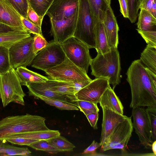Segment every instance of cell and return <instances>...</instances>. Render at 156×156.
<instances>
[{
  "label": "cell",
  "mask_w": 156,
  "mask_h": 156,
  "mask_svg": "<svg viewBox=\"0 0 156 156\" xmlns=\"http://www.w3.org/2000/svg\"><path fill=\"white\" fill-rule=\"evenodd\" d=\"M126 74L131 92L130 107L156 108V89L152 85L145 67L140 59L132 63Z\"/></svg>",
  "instance_id": "6da1fadb"
},
{
  "label": "cell",
  "mask_w": 156,
  "mask_h": 156,
  "mask_svg": "<svg viewBox=\"0 0 156 156\" xmlns=\"http://www.w3.org/2000/svg\"><path fill=\"white\" fill-rule=\"evenodd\" d=\"M44 117L29 114L9 116L0 120V141L17 134L48 131Z\"/></svg>",
  "instance_id": "7a4b0ae2"
},
{
  "label": "cell",
  "mask_w": 156,
  "mask_h": 156,
  "mask_svg": "<svg viewBox=\"0 0 156 156\" xmlns=\"http://www.w3.org/2000/svg\"><path fill=\"white\" fill-rule=\"evenodd\" d=\"M90 66L91 74L96 78H108L113 90L120 82L121 68L117 48H111L104 53H98Z\"/></svg>",
  "instance_id": "3957f363"
},
{
  "label": "cell",
  "mask_w": 156,
  "mask_h": 156,
  "mask_svg": "<svg viewBox=\"0 0 156 156\" xmlns=\"http://www.w3.org/2000/svg\"><path fill=\"white\" fill-rule=\"evenodd\" d=\"M95 25L87 0H79L78 16L73 37L89 49L96 48Z\"/></svg>",
  "instance_id": "277c9868"
},
{
  "label": "cell",
  "mask_w": 156,
  "mask_h": 156,
  "mask_svg": "<svg viewBox=\"0 0 156 156\" xmlns=\"http://www.w3.org/2000/svg\"><path fill=\"white\" fill-rule=\"evenodd\" d=\"M25 96L15 69L0 74V98L4 107L12 102L24 105Z\"/></svg>",
  "instance_id": "5b68a950"
},
{
  "label": "cell",
  "mask_w": 156,
  "mask_h": 156,
  "mask_svg": "<svg viewBox=\"0 0 156 156\" xmlns=\"http://www.w3.org/2000/svg\"><path fill=\"white\" fill-rule=\"evenodd\" d=\"M37 53L31 65L44 71L60 64L65 60V53L61 44L54 40Z\"/></svg>",
  "instance_id": "8992f818"
},
{
  "label": "cell",
  "mask_w": 156,
  "mask_h": 156,
  "mask_svg": "<svg viewBox=\"0 0 156 156\" xmlns=\"http://www.w3.org/2000/svg\"><path fill=\"white\" fill-rule=\"evenodd\" d=\"M44 71L50 79L72 81L92 80L85 71L75 65L66 56L60 64Z\"/></svg>",
  "instance_id": "52a82bcc"
},
{
  "label": "cell",
  "mask_w": 156,
  "mask_h": 156,
  "mask_svg": "<svg viewBox=\"0 0 156 156\" xmlns=\"http://www.w3.org/2000/svg\"><path fill=\"white\" fill-rule=\"evenodd\" d=\"M61 44L67 58L87 73L92 59L88 47L73 36Z\"/></svg>",
  "instance_id": "ba28073f"
},
{
  "label": "cell",
  "mask_w": 156,
  "mask_h": 156,
  "mask_svg": "<svg viewBox=\"0 0 156 156\" xmlns=\"http://www.w3.org/2000/svg\"><path fill=\"white\" fill-rule=\"evenodd\" d=\"M33 37L23 39L9 48V57L11 68L15 69L31 65L36 55L33 51Z\"/></svg>",
  "instance_id": "9c48e42d"
},
{
  "label": "cell",
  "mask_w": 156,
  "mask_h": 156,
  "mask_svg": "<svg viewBox=\"0 0 156 156\" xmlns=\"http://www.w3.org/2000/svg\"><path fill=\"white\" fill-rule=\"evenodd\" d=\"M133 129L131 117H127L116 126L106 142L101 146V150L119 149L124 151Z\"/></svg>",
  "instance_id": "30bf717a"
},
{
  "label": "cell",
  "mask_w": 156,
  "mask_h": 156,
  "mask_svg": "<svg viewBox=\"0 0 156 156\" xmlns=\"http://www.w3.org/2000/svg\"><path fill=\"white\" fill-rule=\"evenodd\" d=\"M133 127L141 144L146 148H151L154 142L149 114L147 109L137 107L133 108Z\"/></svg>",
  "instance_id": "8fae6325"
},
{
  "label": "cell",
  "mask_w": 156,
  "mask_h": 156,
  "mask_svg": "<svg viewBox=\"0 0 156 156\" xmlns=\"http://www.w3.org/2000/svg\"><path fill=\"white\" fill-rule=\"evenodd\" d=\"M110 86L108 78H96L75 95L78 100L98 103L103 94Z\"/></svg>",
  "instance_id": "7c38bea8"
},
{
  "label": "cell",
  "mask_w": 156,
  "mask_h": 156,
  "mask_svg": "<svg viewBox=\"0 0 156 156\" xmlns=\"http://www.w3.org/2000/svg\"><path fill=\"white\" fill-rule=\"evenodd\" d=\"M79 0H54L46 14L55 20L71 18L78 12Z\"/></svg>",
  "instance_id": "4fadbf2b"
},
{
  "label": "cell",
  "mask_w": 156,
  "mask_h": 156,
  "mask_svg": "<svg viewBox=\"0 0 156 156\" xmlns=\"http://www.w3.org/2000/svg\"><path fill=\"white\" fill-rule=\"evenodd\" d=\"M77 16L78 13L68 19L55 20L50 18L51 25L50 32L55 41L61 44L73 36Z\"/></svg>",
  "instance_id": "5bb4252c"
},
{
  "label": "cell",
  "mask_w": 156,
  "mask_h": 156,
  "mask_svg": "<svg viewBox=\"0 0 156 156\" xmlns=\"http://www.w3.org/2000/svg\"><path fill=\"white\" fill-rule=\"evenodd\" d=\"M102 109L103 117L100 142L101 146L106 142L118 124L127 117L106 108Z\"/></svg>",
  "instance_id": "9a60e30c"
},
{
  "label": "cell",
  "mask_w": 156,
  "mask_h": 156,
  "mask_svg": "<svg viewBox=\"0 0 156 156\" xmlns=\"http://www.w3.org/2000/svg\"><path fill=\"white\" fill-rule=\"evenodd\" d=\"M104 29L110 49L117 48L119 43V27L111 6L107 8L102 22Z\"/></svg>",
  "instance_id": "2e32d148"
},
{
  "label": "cell",
  "mask_w": 156,
  "mask_h": 156,
  "mask_svg": "<svg viewBox=\"0 0 156 156\" xmlns=\"http://www.w3.org/2000/svg\"><path fill=\"white\" fill-rule=\"evenodd\" d=\"M20 16L7 1L0 0V23L11 27L22 28L26 30L23 25Z\"/></svg>",
  "instance_id": "e0dca14e"
},
{
  "label": "cell",
  "mask_w": 156,
  "mask_h": 156,
  "mask_svg": "<svg viewBox=\"0 0 156 156\" xmlns=\"http://www.w3.org/2000/svg\"><path fill=\"white\" fill-rule=\"evenodd\" d=\"M48 80L45 82L27 84L26 86L28 90L29 95L34 97V98L38 95L42 96L73 104L66 97L53 91Z\"/></svg>",
  "instance_id": "ac0fdd59"
},
{
  "label": "cell",
  "mask_w": 156,
  "mask_h": 156,
  "mask_svg": "<svg viewBox=\"0 0 156 156\" xmlns=\"http://www.w3.org/2000/svg\"><path fill=\"white\" fill-rule=\"evenodd\" d=\"M99 103L102 108H106L123 115V107L122 104L110 86L103 94Z\"/></svg>",
  "instance_id": "d6986e66"
},
{
  "label": "cell",
  "mask_w": 156,
  "mask_h": 156,
  "mask_svg": "<svg viewBox=\"0 0 156 156\" xmlns=\"http://www.w3.org/2000/svg\"><path fill=\"white\" fill-rule=\"evenodd\" d=\"M48 80L53 91L64 95L73 104L77 106L78 100L74 93V86L73 81L50 79Z\"/></svg>",
  "instance_id": "ffe728a7"
},
{
  "label": "cell",
  "mask_w": 156,
  "mask_h": 156,
  "mask_svg": "<svg viewBox=\"0 0 156 156\" xmlns=\"http://www.w3.org/2000/svg\"><path fill=\"white\" fill-rule=\"evenodd\" d=\"M15 70L21 86H26L31 83L45 82L49 79L47 77L32 71L26 67H19Z\"/></svg>",
  "instance_id": "44dd1931"
},
{
  "label": "cell",
  "mask_w": 156,
  "mask_h": 156,
  "mask_svg": "<svg viewBox=\"0 0 156 156\" xmlns=\"http://www.w3.org/2000/svg\"><path fill=\"white\" fill-rule=\"evenodd\" d=\"M94 25L98 22H102L109 6L105 0H87Z\"/></svg>",
  "instance_id": "7402d4cb"
},
{
  "label": "cell",
  "mask_w": 156,
  "mask_h": 156,
  "mask_svg": "<svg viewBox=\"0 0 156 156\" xmlns=\"http://www.w3.org/2000/svg\"><path fill=\"white\" fill-rule=\"evenodd\" d=\"M94 32L96 42L95 49L97 53L103 54L109 51L110 48L108 44L102 22H99L96 24Z\"/></svg>",
  "instance_id": "603a6c76"
},
{
  "label": "cell",
  "mask_w": 156,
  "mask_h": 156,
  "mask_svg": "<svg viewBox=\"0 0 156 156\" xmlns=\"http://www.w3.org/2000/svg\"><path fill=\"white\" fill-rule=\"evenodd\" d=\"M31 36L26 31H10L0 34V45L9 48L22 40Z\"/></svg>",
  "instance_id": "cb8c5ba5"
},
{
  "label": "cell",
  "mask_w": 156,
  "mask_h": 156,
  "mask_svg": "<svg viewBox=\"0 0 156 156\" xmlns=\"http://www.w3.org/2000/svg\"><path fill=\"white\" fill-rule=\"evenodd\" d=\"M137 23V29L142 30L156 29V18L147 11L140 9Z\"/></svg>",
  "instance_id": "d4e9b609"
},
{
  "label": "cell",
  "mask_w": 156,
  "mask_h": 156,
  "mask_svg": "<svg viewBox=\"0 0 156 156\" xmlns=\"http://www.w3.org/2000/svg\"><path fill=\"white\" fill-rule=\"evenodd\" d=\"M140 59L145 67L156 74V48L147 45Z\"/></svg>",
  "instance_id": "484cf974"
},
{
  "label": "cell",
  "mask_w": 156,
  "mask_h": 156,
  "mask_svg": "<svg viewBox=\"0 0 156 156\" xmlns=\"http://www.w3.org/2000/svg\"><path fill=\"white\" fill-rule=\"evenodd\" d=\"M60 135V133L58 130L50 129L48 131L30 132L14 135L10 136L6 140L15 137H22L39 140H47Z\"/></svg>",
  "instance_id": "4316f807"
},
{
  "label": "cell",
  "mask_w": 156,
  "mask_h": 156,
  "mask_svg": "<svg viewBox=\"0 0 156 156\" xmlns=\"http://www.w3.org/2000/svg\"><path fill=\"white\" fill-rule=\"evenodd\" d=\"M31 152L27 147H19L2 142L0 144V156H31Z\"/></svg>",
  "instance_id": "83f0119b"
},
{
  "label": "cell",
  "mask_w": 156,
  "mask_h": 156,
  "mask_svg": "<svg viewBox=\"0 0 156 156\" xmlns=\"http://www.w3.org/2000/svg\"><path fill=\"white\" fill-rule=\"evenodd\" d=\"M47 140L51 145L60 151L61 152L72 151L75 147L74 144L60 135Z\"/></svg>",
  "instance_id": "f1b7e54d"
},
{
  "label": "cell",
  "mask_w": 156,
  "mask_h": 156,
  "mask_svg": "<svg viewBox=\"0 0 156 156\" xmlns=\"http://www.w3.org/2000/svg\"><path fill=\"white\" fill-rule=\"evenodd\" d=\"M35 98L40 99L46 104L55 106L61 110H78L79 108L73 104L68 103L59 100L38 95Z\"/></svg>",
  "instance_id": "f546056e"
},
{
  "label": "cell",
  "mask_w": 156,
  "mask_h": 156,
  "mask_svg": "<svg viewBox=\"0 0 156 156\" xmlns=\"http://www.w3.org/2000/svg\"><path fill=\"white\" fill-rule=\"evenodd\" d=\"M39 16L44 17L54 0H27Z\"/></svg>",
  "instance_id": "4dcf8cb0"
},
{
  "label": "cell",
  "mask_w": 156,
  "mask_h": 156,
  "mask_svg": "<svg viewBox=\"0 0 156 156\" xmlns=\"http://www.w3.org/2000/svg\"><path fill=\"white\" fill-rule=\"evenodd\" d=\"M28 146L36 150L43 151L51 154H57L61 152L60 151L51 145L46 140H39L34 142Z\"/></svg>",
  "instance_id": "1f68e13d"
},
{
  "label": "cell",
  "mask_w": 156,
  "mask_h": 156,
  "mask_svg": "<svg viewBox=\"0 0 156 156\" xmlns=\"http://www.w3.org/2000/svg\"><path fill=\"white\" fill-rule=\"evenodd\" d=\"M11 68L9 48L0 45V74L6 72Z\"/></svg>",
  "instance_id": "d6a6232c"
},
{
  "label": "cell",
  "mask_w": 156,
  "mask_h": 156,
  "mask_svg": "<svg viewBox=\"0 0 156 156\" xmlns=\"http://www.w3.org/2000/svg\"><path fill=\"white\" fill-rule=\"evenodd\" d=\"M77 103V107L86 116L92 113L99 112L97 103L78 100Z\"/></svg>",
  "instance_id": "836d02e7"
},
{
  "label": "cell",
  "mask_w": 156,
  "mask_h": 156,
  "mask_svg": "<svg viewBox=\"0 0 156 156\" xmlns=\"http://www.w3.org/2000/svg\"><path fill=\"white\" fill-rule=\"evenodd\" d=\"M140 0H127L128 18L132 23L136 22L138 16Z\"/></svg>",
  "instance_id": "e575fe53"
},
{
  "label": "cell",
  "mask_w": 156,
  "mask_h": 156,
  "mask_svg": "<svg viewBox=\"0 0 156 156\" xmlns=\"http://www.w3.org/2000/svg\"><path fill=\"white\" fill-rule=\"evenodd\" d=\"M18 12L20 15L27 19L28 3L27 0H6Z\"/></svg>",
  "instance_id": "d590c367"
},
{
  "label": "cell",
  "mask_w": 156,
  "mask_h": 156,
  "mask_svg": "<svg viewBox=\"0 0 156 156\" xmlns=\"http://www.w3.org/2000/svg\"><path fill=\"white\" fill-rule=\"evenodd\" d=\"M136 30L147 45L156 48V29L147 30H142L138 29Z\"/></svg>",
  "instance_id": "8d00e7d4"
},
{
  "label": "cell",
  "mask_w": 156,
  "mask_h": 156,
  "mask_svg": "<svg viewBox=\"0 0 156 156\" xmlns=\"http://www.w3.org/2000/svg\"><path fill=\"white\" fill-rule=\"evenodd\" d=\"M48 43L43 35L39 34H34L32 44L33 51L34 54L36 55L46 47Z\"/></svg>",
  "instance_id": "74e56055"
},
{
  "label": "cell",
  "mask_w": 156,
  "mask_h": 156,
  "mask_svg": "<svg viewBox=\"0 0 156 156\" xmlns=\"http://www.w3.org/2000/svg\"><path fill=\"white\" fill-rule=\"evenodd\" d=\"M44 17L39 16L28 3L27 11V19L41 29Z\"/></svg>",
  "instance_id": "f35d334b"
},
{
  "label": "cell",
  "mask_w": 156,
  "mask_h": 156,
  "mask_svg": "<svg viewBox=\"0 0 156 156\" xmlns=\"http://www.w3.org/2000/svg\"><path fill=\"white\" fill-rule=\"evenodd\" d=\"M22 23L25 30L30 34H39L43 35L41 30L37 26L30 22L27 19L20 16Z\"/></svg>",
  "instance_id": "ab89813d"
},
{
  "label": "cell",
  "mask_w": 156,
  "mask_h": 156,
  "mask_svg": "<svg viewBox=\"0 0 156 156\" xmlns=\"http://www.w3.org/2000/svg\"><path fill=\"white\" fill-rule=\"evenodd\" d=\"M146 109L149 115L152 139L154 141L156 140V108L147 107Z\"/></svg>",
  "instance_id": "60d3db41"
},
{
  "label": "cell",
  "mask_w": 156,
  "mask_h": 156,
  "mask_svg": "<svg viewBox=\"0 0 156 156\" xmlns=\"http://www.w3.org/2000/svg\"><path fill=\"white\" fill-rule=\"evenodd\" d=\"M38 140H39L22 137H15L7 139L5 141L9 142L12 144L29 146L32 143Z\"/></svg>",
  "instance_id": "b9f144b4"
},
{
  "label": "cell",
  "mask_w": 156,
  "mask_h": 156,
  "mask_svg": "<svg viewBox=\"0 0 156 156\" xmlns=\"http://www.w3.org/2000/svg\"><path fill=\"white\" fill-rule=\"evenodd\" d=\"M101 145L100 143L95 142L94 140L91 144L86 149L84 150L80 154L83 155H93L96 153V150Z\"/></svg>",
  "instance_id": "7bdbcfd3"
},
{
  "label": "cell",
  "mask_w": 156,
  "mask_h": 156,
  "mask_svg": "<svg viewBox=\"0 0 156 156\" xmlns=\"http://www.w3.org/2000/svg\"><path fill=\"white\" fill-rule=\"evenodd\" d=\"M91 127L94 129H98L97 122L99 118L98 112H93L86 116Z\"/></svg>",
  "instance_id": "ee69618b"
},
{
  "label": "cell",
  "mask_w": 156,
  "mask_h": 156,
  "mask_svg": "<svg viewBox=\"0 0 156 156\" xmlns=\"http://www.w3.org/2000/svg\"><path fill=\"white\" fill-rule=\"evenodd\" d=\"M120 7V11L125 18H128V8L127 0H118Z\"/></svg>",
  "instance_id": "f6af8a7d"
},
{
  "label": "cell",
  "mask_w": 156,
  "mask_h": 156,
  "mask_svg": "<svg viewBox=\"0 0 156 156\" xmlns=\"http://www.w3.org/2000/svg\"><path fill=\"white\" fill-rule=\"evenodd\" d=\"M14 31H27L22 28L11 27L0 23V34Z\"/></svg>",
  "instance_id": "bcb514c9"
},
{
  "label": "cell",
  "mask_w": 156,
  "mask_h": 156,
  "mask_svg": "<svg viewBox=\"0 0 156 156\" xmlns=\"http://www.w3.org/2000/svg\"><path fill=\"white\" fill-rule=\"evenodd\" d=\"M91 81H73L74 86V93L75 94L88 85Z\"/></svg>",
  "instance_id": "7dc6e473"
},
{
  "label": "cell",
  "mask_w": 156,
  "mask_h": 156,
  "mask_svg": "<svg viewBox=\"0 0 156 156\" xmlns=\"http://www.w3.org/2000/svg\"><path fill=\"white\" fill-rule=\"evenodd\" d=\"M154 0H140L139 9H144L151 13L152 4Z\"/></svg>",
  "instance_id": "c3c4849f"
},
{
  "label": "cell",
  "mask_w": 156,
  "mask_h": 156,
  "mask_svg": "<svg viewBox=\"0 0 156 156\" xmlns=\"http://www.w3.org/2000/svg\"><path fill=\"white\" fill-rule=\"evenodd\" d=\"M145 68L152 85L156 89V74L147 67Z\"/></svg>",
  "instance_id": "681fc988"
},
{
  "label": "cell",
  "mask_w": 156,
  "mask_h": 156,
  "mask_svg": "<svg viewBox=\"0 0 156 156\" xmlns=\"http://www.w3.org/2000/svg\"><path fill=\"white\" fill-rule=\"evenodd\" d=\"M151 13L156 18V0H154L151 7Z\"/></svg>",
  "instance_id": "f907efd6"
},
{
  "label": "cell",
  "mask_w": 156,
  "mask_h": 156,
  "mask_svg": "<svg viewBox=\"0 0 156 156\" xmlns=\"http://www.w3.org/2000/svg\"><path fill=\"white\" fill-rule=\"evenodd\" d=\"M151 148L155 156L156 155V140H155L153 142Z\"/></svg>",
  "instance_id": "816d5d0a"
},
{
  "label": "cell",
  "mask_w": 156,
  "mask_h": 156,
  "mask_svg": "<svg viewBox=\"0 0 156 156\" xmlns=\"http://www.w3.org/2000/svg\"><path fill=\"white\" fill-rule=\"evenodd\" d=\"M109 6H111V0H105Z\"/></svg>",
  "instance_id": "f5cc1de1"
}]
</instances>
